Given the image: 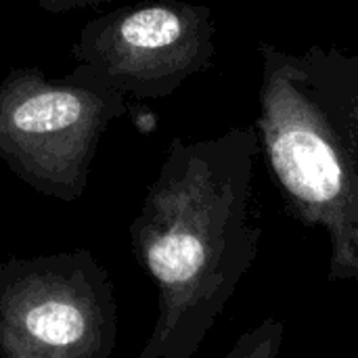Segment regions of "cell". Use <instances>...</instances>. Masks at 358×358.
Returning a JSON list of instances; mask_svg holds the SVG:
<instances>
[{"label": "cell", "instance_id": "cell-1", "mask_svg": "<svg viewBox=\"0 0 358 358\" xmlns=\"http://www.w3.org/2000/svg\"><path fill=\"white\" fill-rule=\"evenodd\" d=\"M258 153L254 126L170 143L130 224L136 262L157 289V319L138 358L195 357L254 264Z\"/></svg>", "mask_w": 358, "mask_h": 358}, {"label": "cell", "instance_id": "cell-2", "mask_svg": "<svg viewBox=\"0 0 358 358\" xmlns=\"http://www.w3.org/2000/svg\"><path fill=\"white\" fill-rule=\"evenodd\" d=\"M256 132L289 212L331 241V277L358 283V52L260 44Z\"/></svg>", "mask_w": 358, "mask_h": 358}, {"label": "cell", "instance_id": "cell-3", "mask_svg": "<svg viewBox=\"0 0 358 358\" xmlns=\"http://www.w3.org/2000/svg\"><path fill=\"white\" fill-rule=\"evenodd\" d=\"M128 96L84 67L46 76L15 67L0 80V162L34 191L76 201L109 126Z\"/></svg>", "mask_w": 358, "mask_h": 358}, {"label": "cell", "instance_id": "cell-4", "mask_svg": "<svg viewBox=\"0 0 358 358\" xmlns=\"http://www.w3.org/2000/svg\"><path fill=\"white\" fill-rule=\"evenodd\" d=\"M115 342V289L88 250L0 264V358H111Z\"/></svg>", "mask_w": 358, "mask_h": 358}, {"label": "cell", "instance_id": "cell-5", "mask_svg": "<svg viewBox=\"0 0 358 358\" xmlns=\"http://www.w3.org/2000/svg\"><path fill=\"white\" fill-rule=\"evenodd\" d=\"M214 38L210 6L153 0L88 21L71 44V59L126 96L166 99L212 65Z\"/></svg>", "mask_w": 358, "mask_h": 358}, {"label": "cell", "instance_id": "cell-6", "mask_svg": "<svg viewBox=\"0 0 358 358\" xmlns=\"http://www.w3.org/2000/svg\"><path fill=\"white\" fill-rule=\"evenodd\" d=\"M283 342V323L266 319L254 329L245 331L224 358H279Z\"/></svg>", "mask_w": 358, "mask_h": 358}, {"label": "cell", "instance_id": "cell-7", "mask_svg": "<svg viewBox=\"0 0 358 358\" xmlns=\"http://www.w3.org/2000/svg\"><path fill=\"white\" fill-rule=\"evenodd\" d=\"M34 4H38L40 8L48 10V13H67V10H76V8H88V6H96L109 0H31Z\"/></svg>", "mask_w": 358, "mask_h": 358}]
</instances>
